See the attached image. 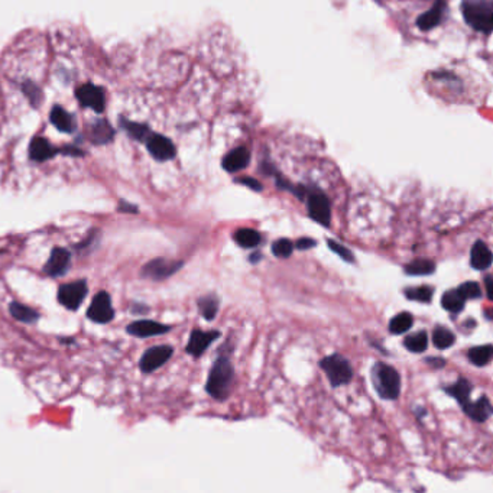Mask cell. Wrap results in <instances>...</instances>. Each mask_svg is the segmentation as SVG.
Returning <instances> with one entry per match:
<instances>
[{"instance_id":"6da1fadb","label":"cell","mask_w":493,"mask_h":493,"mask_svg":"<svg viewBox=\"0 0 493 493\" xmlns=\"http://www.w3.org/2000/svg\"><path fill=\"white\" fill-rule=\"evenodd\" d=\"M233 379L234 369L230 359L227 356H219L208 373L205 392L217 401H224L230 395Z\"/></svg>"},{"instance_id":"7a4b0ae2","label":"cell","mask_w":493,"mask_h":493,"mask_svg":"<svg viewBox=\"0 0 493 493\" xmlns=\"http://www.w3.org/2000/svg\"><path fill=\"white\" fill-rule=\"evenodd\" d=\"M370 377L374 391L385 401H396L401 395V374L388 363H374L370 370Z\"/></svg>"},{"instance_id":"3957f363","label":"cell","mask_w":493,"mask_h":493,"mask_svg":"<svg viewBox=\"0 0 493 493\" xmlns=\"http://www.w3.org/2000/svg\"><path fill=\"white\" fill-rule=\"evenodd\" d=\"M463 16L468 27L489 35L493 28V11L490 2L486 0H464Z\"/></svg>"},{"instance_id":"277c9868","label":"cell","mask_w":493,"mask_h":493,"mask_svg":"<svg viewBox=\"0 0 493 493\" xmlns=\"http://www.w3.org/2000/svg\"><path fill=\"white\" fill-rule=\"evenodd\" d=\"M318 366L324 370L328 382L333 388L347 385L353 379V367L344 356L339 353L323 358L318 362Z\"/></svg>"},{"instance_id":"5b68a950","label":"cell","mask_w":493,"mask_h":493,"mask_svg":"<svg viewBox=\"0 0 493 493\" xmlns=\"http://www.w3.org/2000/svg\"><path fill=\"white\" fill-rule=\"evenodd\" d=\"M304 200H307V211L311 220L316 223L330 227L332 224V203L328 197L317 189H309L307 196Z\"/></svg>"},{"instance_id":"8992f818","label":"cell","mask_w":493,"mask_h":493,"mask_svg":"<svg viewBox=\"0 0 493 493\" xmlns=\"http://www.w3.org/2000/svg\"><path fill=\"white\" fill-rule=\"evenodd\" d=\"M88 294V287H87V281L86 279H77L73 281V283H67L62 284L58 288L57 292V298L58 302L69 311H77L83 301L86 299Z\"/></svg>"},{"instance_id":"52a82bcc","label":"cell","mask_w":493,"mask_h":493,"mask_svg":"<svg viewBox=\"0 0 493 493\" xmlns=\"http://www.w3.org/2000/svg\"><path fill=\"white\" fill-rule=\"evenodd\" d=\"M182 266V261H170L163 259V257H156V259H152L144 265V268L140 269V276L152 281H163L177 273Z\"/></svg>"},{"instance_id":"ba28073f","label":"cell","mask_w":493,"mask_h":493,"mask_svg":"<svg viewBox=\"0 0 493 493\" xmlns=\"http://www.w3.org/2000/svg\"><path fill=\"white\" fill-rule=\"evenodd\" d=\"M174 355V349L171 346H155L148 349L139 360V367L144 373H152L166 365Z\"/></svg>"},{"instance_id":"9c48e42d","label":"cell","mask_w":493,"mask_h":493,"mask_svg":"<svg viewBox=\"0 0 493 493\" xmlns=\"http://www.w3.org/2000/svg\"><path fill=\"white\" fill-rule=\"evenodd\" d=\"M87 317L97 324L110 323L114 317V310L112 305L110 294L106 291H100L93 298L90 307L87 310Z\"/></svg>"},{"instance_id":"30bf717a","label":"cell","mask_w":493,"mask_h":493,"mask_svg":"<svg viewBox=\"0 0 493 493\" xmlns=\"http://www.w3.org/2000/svg\"><path fill=\"white\" fill-rule=\"evenodd\" d=\"M222 336V333L219 330H210V332H204L201 328H194L190 335L189 343H187L185 351L190 356L198 359L204 355V351L211 346L215 340H217Z\"/></svg>"},{"instance_id":"8fae6325","label":"cell","mask_w":493,"mask_h":493,"mask_svg":"<svg viewBox=\"0 0 493 493\" xmlns=\"http://www.w3.org/2000/svg\"><path fill=\"white\" fill-rule=\"evenodd\" d=\"M76 96L79 103L83 107L95 110L96 113H103L106 97H104V91L100 87L95 84H84L77 88Z\"/></svg>"},{"instance_id":"7c38bea8","label":"cell","mask_w":493,"mask_h":493,"mask_svg":"<svg viewBox=\"0 0 493 493\" xmlns=\"http://www.w3.org/2000/svg\"><path fill=\"white\" fill-rule=\"evenodd\" d=\"M147 148L149 154L156 159V161H170L175 156L177 149L175 145L173 144V140L168 139L167 136H162L158 133H151L149 137L145 140Z\"/></svg>"},{"instance_id":"4fadbf2b","label":"cell","mask_w":493,"mask_h":493,"mask_svg":"<svg viewBox=\"0 0 493 493\" xmlns=\"http://www.w3.org/2000/svg\"><path fill=\"white\" fill-rule=\"evenodd\" d=\"M69 265H72V253L64 248H54L48 262L43 266V273L51 278H60L68 272Z\"/></svg>"},{"instance_id":"5bb4252c","label":"cell","mask_w":493,"mask_h":493,"mask_svg":"<svg viewBox=\"0 0 493 493\" xmlns=\"http://www.w3.org/2000/svg\"><path fill=\"white\" fill-rule=\"evenodd\" d=\"M170 330H171L170 325L161 324V323H156V321H152V320H137V321L130 323L126 327V332L130 336H135V337H139V339L161 336V335L168 333Z\"/></svg>"},{"instance_id":"9a60e30c","label":"cell","mask_w":493,"mask_h":493,"mask_svg":"<svg viewBox=\"0 0 493 493\" xmlns=\"http://www.w3.org/2000/svg\"><path fill=\"white\" fill-rule=\"evenodd\" d=\"M461 408L468 418L476 421V422H480V424L482 422L487 421L493 414V407L490 404V399L486 395L479 396L473 403L468 401Z\"/></svg>"},{"instance_id":"2e32d148","label":"cell","mask_w":493,"mask_h":493,"mask_svg":"<svg viewBox=\"0 0 493 493\" xmlns=\"http://www.w3.org/2000/svg\"><path fill=\"white\" fill-rule=\"evenodd\" d=\"M249 162H250V152L248 151V148L241 147L233 149L223 158L222 167L224 171L233 174L245 170L249 166Z\"/></svg>"},{"instance_id":"e0dca14e","label":"cell","mask_w":493,"mask_h":493,"mask_svg":"<svg viewBox=\"0 0 493 493\" xmlns=\"http://www.w3.org/2000/svg\"><path fill=\"white\" fill-rule=\"evenodd\" d=\"M445 9H447V4H445V0H437V2L433 5V8L430 11H427L426 13H422L417 19L418 28L421 31H430V29L438 27L440 22L443 20Z\"/></svg>"},{"instance_id":"ac0fdd59","label":"cell","mask_w":493,"mask_h":493,"mask_svg":"<svg viewBox=\"0 0 493 493\" xmlns=\"http://www.w3.org/2000/svg\"><path fill=\"white\" fill-rule=\"evenodd\" d=\"M493 256L483 241H476L471 250V265L476 271H486L492 266Z\"/></svg>"},{"instance_id":"d6986e66","label":"cell","mask_w":493,"mask_h":493,"mask_svg":"<svg viewBox=\"0 0 493 493\" xmlns=\"http://www.w3.org/2000/svg\"><path fill=\"white\" fill-rule=\"evenodd\" d=\"M60 152V149L54 148L48 140L43 137H34L29 147V156L35 162H45Z\"/></svg>"},{"instance_id":"ffe728a7","label":"cell","mask_w":493,"mask_h":493,"mask_svg":"<svg viewBox=\"0 0 493 493\" xmlns=\"http://www.w3.org/2000/svg\"><path fill=\"white\" fill-rule=\"evenodd\" d=\"M51 123L64 133H72L76 130L77 123L73 114H69L64 107L54 106L51 110Z\"/></svg>"},{"instance_id":"44dd1931","label":"cell","mask_w":493,"mask_h":493,"mask_svg":"<svg viewBox=\"0 0 493 493\" xmlns=\"http://www.w3.org/2000/svg\"><path fill=\"white\" fill-rule=\"evenodd\" d=\"M233 239L236 242V245H239L243 249H255L262 243L261 233L250 227L238 229L233 234Z\"/></svg>"},{"instance_id":"7402d4cb","label":"cell","mask_w":493,"mask_h":493,"mask_svg":"<svg viewBox=\"0 0 493 493\" xmlns=\"http://www.w3.org/2000/svg\"><path fill=\"white\" fill-rule=\"evenodd\" d=\"M472 388H473L472 384L468 382L466 378H459L453 385L445 386L444 391H445V393L453 396L460 407H463L464 404L471 401Z\"/></svg>"},{"instance_id":"603a6c76","label":"cell","mask_w":493,"mask_h":493,"mask_svg":"<svg viewBox=\"0 0 493 493\" xmlns=\"http://www.w3.org/2000/svg\"><path fill=\"white\" fill-rule=\"evenodd\" d=\"M200 314L207 320V321H213L219 313V305H220V299L216 294H208V295H203L198 298L197 301Z\"/></svg>"},{"instance_id":"cb8c5ba5","label":"cell","mask_w":493,"mask_h":493,"mask_svg":"<svg viewBox=\"0 0 493 493\" xmlns=\"http://www.w3.org/2000/svg\"><path fill=\"white\" fill-rule=\"evenodd\" d=\"M9 311H11V316L13 318H16L18 321L20 323H27V324H34L39 320V313L31 307H28V305L25 304H20V302H11L9 305Z\"/></svg>"},{"instance_id":"d4e9b609","label":"cell","mask_w":493,"mask_h":493,"mask_svg":"<svg viewBox=\"0 0 493 493\" xmlns=\"http://www.w3.org/2000/svg\"><path fill=\"white\" fill-rule=\"evenodd\" d=\"M437 265L431 259H414L404 266L408 276H430L435 272Z\"/></svg>"},{"instance_id":"484cf974","label":"cell","mask_w":493,"mask_h":493,"mask_svg":"<svg viewBox=\"0 0 493 493\" xmlns=\"http://www.w3.org/2000/svg\"><path fill=\"white\" fill-rule=\"evenodd\" d=\"M456 343V335L450 328L444 325H435L433 330V344L438 350L450 349Z\"/></svg>"},{"instance_id":"4316f807","label":"cell","mask_w":493,"mask_h":493,"mask_svg":"<svg viewBox=\"0 0 493 493\" xmlns=\"http://www.w3.org/2000/svg\"><path fill=\"white\" fill-rule=\"evenodd\" d=\"M467 358L475 366L483 367L490 363L493 358V346L492 344H485V346H476L472 347L467 351Z\"/></svg>"},{"instance_id":"83f0119b","label":"cell","mask_w":493,"mask_h":493,"mask_svg":"<svg viewBox=\"0 0 493 493\" xmlns=\"http://www.w3.org/2000/svg\"><path fill=\"white\" fill-rule=\"evenodd\" d=\"M464 305H466V301L461 298L457 290L445 291L441 297V307L452 314L461 313L464 310Z\"/></svg>"},{"instance_id":"f1b7e54d","label":"cell","mask_w":493,"mask_h":493,"mask_svg":"<svg viewBox=\"0 0 493 493\" xmlns=\"http://www.w3.org/2000/svg\"><path fill=\"white\" fill-rule=\"evenodd\" d=\"M412 325H414V317L410 313L404 311V313H399L391 318L388 330L391 335L399 336V335H404V333L410 332V328Z\"/></svg>"},{"instance_id":"f546056e","label":"cell","mask_w":493,"mask_h":493,"mask_svg":"<svg viewBox=\"0 0 493 493\" xmlns=\"http://www.w3.org/2000/svg\"><path fill=\"white\" fill-rule=\"evenodd\" d=\"M404 346L411 353H424L428 349V335L426 330H418L414 335H410L404 340Z\"/></svg>"},{"instance_id":"4dcf8cb0","label":"cell","mask_w":493,"mask_h":493,"mask_svg":"<svg viewBox=\"0 0 493 493\" xmlns=\"http://www.w3.org/2000/svg\"><path fill=\"white\" fill-rule=\"evenodd\" d=\"M113 129L112 126L106 122V121H99L91 128V139L95 144L103 145V144H109L110 140L113 139Z\"/></svg>"},{"instance_id":"1f68e13d","label":"cell","mask_w":493,"mask_h":493,"mask_svg":"<svg viewBox=\"0 0 493 493\" xmlns=\"http://www.w3.org/2000/svg\"><path fill=\"white\" fill-rule=\"evenodd\" d=\"M404 295L410 301L417 302H431L434 297V288L431 285H421V287H410L404 290Z\"/></svg>"},{"instance_id":"d6a6232c","label":"cell","mask_w":493,"mask_h":493,"mask_svg":"<svg viewBox=\"0 0 493 493\" xmlns=\"http://www.w3.org/2000/svg\"><path fill=\"white\" fill-rule=\"evenodd\" d=\"M122 126H123V129H125L133 139L139 140V142H145V140L149 137V135L152 133L148 126L140 125V123H136V122L122 121Z\"/></svg>"},{"instance_id":"836d02e7","label":"cell","mask_w":493,"mask_h":493,"mask_svg":"<svg viewBox=\"0 0 493 493\" xmlns=\"http://www.w3.org/2000/svg\"><path fill=\"white\" fill-rule=\"evenodd\" d=\"M271 250L273 256L279 257V259H287V257H290L294 252V243L287 238H281L272 243Z\"/></svg>"},{"instance_id":"e575fe53","label":"cell","mask_w":493,"mask_h":493,"mask_svg":"<svg viewBox=\"0 0 493 493\" xmlns=\"http://www.w3.org/2000/svg\"><path fill=\"white\" fill-rule=\"evenodd\" d=\"M457 292L461 295V298L464 301L482 298V288H480L479 283H476V281H467V283H463L457 288Z\"/></svg>"},{"instance_id":"d590c367","label":"cell","mask_w":493,"mask_h":493,"mask_svg":"<svg viewBox=\"0 0 493 493\" xmlns=\"http://www.w3.org/2000/svg\"><path fill=\"white\" fill-rule=\"evenodd\" d=\"M327 246L328 249H330L333 253H336L337 256H340L343 261H346L347 264H355L356 262V257L355 255L351 253V250L346 246H343L342 243L333 241V239H327Z\"/></svg>"},{"instance_id":"8d00e7d4","label":"cell","mask_w":493,"mask_h":493,"mask_svg":"<svg viewBox=\"0 0 493 493\" xmlns=\"http://www.w3.org/2000/svg\"><path fill=\"white\" fill-rule=\"evenodd\" d=\"M23 93H25L27 97L29 99V102L34 104V107H38L41 99H42V93L41 90L32 84V83H27L25 86H23Z\"/></svg>"},{"instance_id":"74e56055","label":"cell","mask_w":493,"mask_h":493,"mask_svg":"<svg viewBox=\"0 0 493 493\" xmlns=\"http://www.w3.org/2000/svg\"><path fill=\"white\" fill-rule=\"evenodd\" d=\"M234 181H236L238 184H242V185H245V187H248V189H250V190H253V191H257V193H261L262 190H264V185L259 182V181H257V180H255V178H250V177H242V178H236V180H234Z\"/></svg>"},{"instance_id":"f35d334b","label":"cell","mask_w":493,"mask_h":493,"mask_svg":"<svg viewBox=\"0 0 493 493\" xmlns=\"http://www.w3.org/2000/svg\"><path fill=\"white\" fill-rule=\"evenodd\" d=\"M316 246H317V242L314 239H311V238H301L294 245V248H297L298 250H310V249H313Z\"/></svg>"},{"instance_id":"ab89813d","label":"cell","mask_w":493,"mask_h":493,"mask_svg":"<svg viewBox=\"0 0 493 493\" xmlns=\"http://www.w3.org/2000/svg\"><path fill=\"white\" fill-rule=\"evenodd\" d=\"M426 363L434 369H443L445 366V360L441 358H427Z\"/></svg>"},{"instance_id":"60d3db41","label":"cell","mask_w":493,"mask_h":493,"mask_svg":"<svg viewBox=\"0 0 493 493\" xmlns=\"http://www.w3.org/2000/svg\"><path fill=\"white\" fill-rule=\"evenodd\" d=\"M119 211H123V213H137V207L132 205L130 203L122 201L119 205Z\"/></svg>"},{"instance_id":"b9f144b4","label":"cell","mask_w":493,"mask_h":493,"mask_svg":"<svg viewBox=\"0 0 493 493\" xmlns=\"http://www.w3.org/2000/svg\"><path fill=\"white\" fill-rule=\"evenodd\" d=\"M492 285H493V284H492V276H490V275H486V278H485V288H486V295H487L489 299L493 298Z\"/></svg>"},{"instance_id":"7bdbcfd3","label":"cell","mask_w":493,"mask_h":493,"mask_svg":"<svg viewBox=\"0 0 493 493\" xmlns=\"http://www.w3.org/2000/svg\"><path fill=\"white\" fill-rule=\"evenodd\" d=\"M261 257H262V255H261L259 252H255L253 255L249 256V261H250L252 264H257V262L261 261Z\"/></svg>"}]
</instances>
